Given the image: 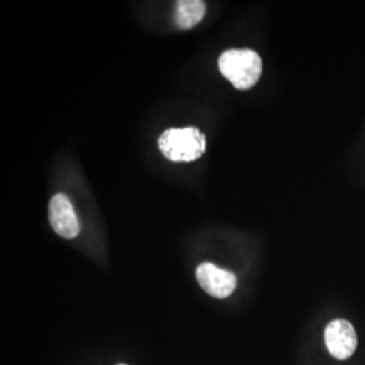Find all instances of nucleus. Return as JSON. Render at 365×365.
<instances>
[{"mask_svg":"<svg viewBox=\"0 0 365 365\" xmlns=\"http://www.w3.org/2000/svg\"><path fill=\"white\" fill-rule=\"evenodd\" d=\"M158 148L170 161L190 163L205 153L206 137L196 128L168 129L158 138Z\"/></svg>","mask_w":365,"mask_h":365,"instance_id":"f03ea898","label":"nucleus"},{"mask_svg":"<svg viewBox=\"0 0 365 365\" xmlns=\"http://www.w3.org/2000/svg\"><path fill=\"white\" fill-rule=\"evenodd\" d=\"M325 341L330 354L339 360L349 359L357 348L356 331L345 319H336L327 325Z\"/></svg>","mask_w":365,"mask_h":365,"instance_id":"20e7f679","label":"nucleus"},{"mask_svg":"<svg viewBox=\"0 0 365 365\" xmlns=\"http://www.w3.org/2000/svg\"><path fill=\"white\" fill-rule=\"evenodd\" d=\"M206 4L202 0H182L176 4L175 22L180 29H192L205 16Z\"/></svg>","mask_w":365,"mask_h":365,"instance_id":"423d86ee","label":"nucleus"},{"mask_svg":"<svg viewBox=\"0 0 365 365\" xmlns=\"http://www.w3.org/2000/svg\"><path fill=\"white\" fill-rule=\"evenodd\" d=\"M220 71L237 90L252 88L261 76V57L252 49H230L220 57Z\"/></svg>","mask_w":365,"mask_h":365,"instance_id":"f257e3e1","label":"nucleus"},{"mask_svg":"<svg viewBox=\"0 0 365 365\" xmlns=\"http://www.w3.org/2000/svg\"><path fill=\"white\" fill-rule=\"evenodd\" d=\"M49 217L53 230L64 238H75L80 232V223L68 196L57 194L49 205Z\"/></svg>","mask_w":365,"mask_h":365,"instance_id":"39448f33","label":"nucleus"},{"mask_svg":"<svg viewBox=\"0 0 365 365\" xmlns=\"http://www.w3.org/2000/svg\"><path fill=\"white\" fill-rule=\"evenodd\" d=\"M118 365H126V364H118Z\"/></svg>","mask_w":365,"mask_h":365,"instance_id":"0eeeda50","label":"nucleus"},{"mask_svg":"<svg viewBox=\"0 0 365 365\" xmlns=\"http://www.w3.org/2000/svg\"><path fill=\"white\" fill-rule=\"evenodd\" d=\"M196 279L200 287L209 295L223 299L235 292L237 279L235 274L226 269L218 268L211 262H203L196 269Z\"/></svg>","mask_w":365,"mask_h":365,"instance_id":"7ed1b4c3","label":"nucleus"}]
</instances>
